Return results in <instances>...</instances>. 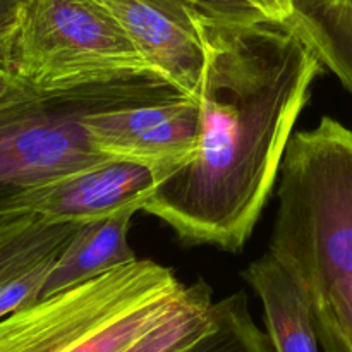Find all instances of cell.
<instances>
[{"mask_svg":"<svg viewBox=\"0 0 352 352\" xmlns=\"http://www.w3.org/2000/svg\"><path fill=\"white\" fill-rule=\"evenodd\" d=\"M351 3H352V0H351Z\"/></svg>","mask_w":352,"mask_h":352,"instance_id":"obj_19","label":"cell"},{"mask_svg":"<svg viewBox=\"0 0 352 352\" xmlns=\"http://www.w3.org/2000/svg\"><path fill=\"white\" fill-rule=\"evenodd\" d=\"M151 72L196 98L205 50L196 10L184 0H103Z\"/></svg>","mask_w":352,"mask_h":352,"instance_id":"obj_7","label":"cell"},{"mask_svg":"<svg viewBox=\"0 0 352 352\" xmlns=\"http://www.w3.org/2000/svg\"><path fill=\"white\" fill-rule=\"evenodd\" d=\"M241 277L261 301L265 333L274 352H320L305 294L270 253L251 261Z\"/></svg>","mask_w":352,"mask_h":352,"instance_id":"obj_10","label":"cell"},{"mask_svg":"<svg viewBox=\"0 0 352 352\" xmlns=\"http://www.w3.org/2000/svg\"><path fill=\"white\" fill-rule=\"evenodd\" d=\"M285 28L315 54L323 69L352 95L351 0H289Z\"/></svg>","mask_w":352,"mask_h":352,"instance_id":"obj_11","label":"cell"},{"mask_svg":"<svg viewBox=\"0 0 352 352\" xmlns=\"http://www.w3.org/2000/svg\"><path fill=\"white\" fill-rule=\"evenodd\" d=\"M184 289L172 268L138 258L0 318V352H120L170 315Z\"/></svg>","mask_w":352,"mask_h":352,"instance_id":"obj_4","label":"cell"},{"mask_svg":"<svg viewBox=\"0 0 352 352\" xmlns=\"http://www.w3.org/2000/svg\"><path fill=\"white\" fill-rule=\"evenodd\" d=\"M213 291L198 278L186 285L177 308L148 329L120 352H184L201 339L212 325Z\"/></svg>","mask_w":352,"mask_h":352,"instance_id":"obj_13","label":"cell"},{"mask_svg":"<svg viewBox=\"0 0 352 352\" xmlns=\"http://www.w3.org/2000/svg\"><path fill=\"white\" fill-rule=\"evenodd\" d=\"M23 2L24 0H0V69L6 72H9L10 43Z\"/></svg>","mask_w":352,"mask_h":352,"instance_id":"obj_16","label":"cell"},{"mask_svg":"<svg viewBox=\"0 0 352 352\" xmlns=\"http://www.w3.org/2000/svg\"><path fill=\"white\" fill-rule=\"evenodd\" d=\"M155 76L41 93L23 86L0 102V220L30 217L28 199L52 182L107 162L82 119L96 110L175 95Z\"/></svg>","mask_w":352,"mask_h":352,"instance_id":"obj_3","label":"cell"},{"mask_svg":"<svg viewBox=\"0 0 352 352\" xmlns=\"http://www.w3.org/2000/svg\"><path fill=\"white\" fill-rule=\"evenodd\" d=\"M82 127L96 153L151 168L158 182L195 155L198 100L175 93L96 110L82 119Z\"/></svg>","mask_w":352,"mask_h":352,"instance_id":"obj_6","label":"cell"},{"mask_svg":"<svg viewBox=\"0 0 352 352\" xmlns=\"http://www.w3.org/2000/svg\"><path fill=\"white\" fill-rule=\"evenodd\" d=\"M79 223H48L36 217L0 220V287L55 260Z\"/></svg>","mask_w":352,"mask_h":352,"instance_id":"obj_12","label":"cell"},{"mask_svg":"<svg viewBox=\"0 0 352 352\" xmlns=\"http://www.w3.org/2000/svg\"><path fill=\"white\" fill-rule=\"evenodd\" d=\"M23 86L24 85H21L17 79H14L9 72H6L0 69V102H2L6 96L12 95L14 91H17V89L23 88Z\"/></svg>","mask_w":352,"mask_h":352,"instance_id":"obj_18","label":"cell"},{"mask_svg":"<svg viewBox=\"0 0 352 352\" xmlns=\"http://www.w3.org/2000/svg\"><path fill=\"white\" fill-rule=\"evenodd\" d=\"M9 72L41 93L155 76L103 0H24Z\"/></svg>","mask_w":352,"mask_h":352,"instance_id":"obj_5","label":"cell"},{"mask_svg":"<svg viewBox=\"0 0 352 352\" xmlns=\"http://www.w3.org/2000/svg\"><path fill=\"white\" fill-rule=\"evenodd\" d=\"M134 213L122 212L109 219L79 223L52 263L38 299L74 289L138 260L127 241Z\"/></svg>","mask_w":352,"mask_h":352,"instance_id":"obj_9","label":"cell"},{"mask_svg":"<svg viewBox=\"0 0 352 352\" xmlns=\"http://www.w3.org/2000/svg\"><path fill=\"white\" fill-rule=\"evenodd\" d=\"M263 9L265 16L275 23L284 24L289 21L291 16V9H289V0H258Z\"/></svg>","mask_w":352,"mask_h":352,"instance_id":"obj_17","label":"cell"},{"mask_svg":"<svg viewBox=\"0 0 352 352\" xmlns=\"http://www.w3.org/2000/svg\"><path fill=\"white\" fill-rule=\"evenodd\" d=\"M268 251L305 294L323 352H352V127L330 116L292 134Z\"/></svg>","mask_w":352,"mask_h":352,"instance_id":"obj_2","label":"cell"},{"mask_svg":"<svg viewBox=\"0 0 352 352\" xmlns=\"http://www.w3.org/2000/svg\"><path fill=\"white\" fill-rule=\"evenodd\" d=\"M184 352H274L267 333L258 329L244 291L212 306V325Z\"/></svg>","mask_w":352,"mask_h":352,"instance_id":"obj_14","label":"cell"},{"mask_svg":"<svg viewBox=\"0 0 352 352\" xmlns=\"http://www.w3.org/2000/svg\"><path fill=\"white\" fill-rule=\"evenodd\" d=\"M196 24L205 50L196 151L157 182L143 212L182 243L239 253L275 191L296 122L325 69L275 21L196 10Z\"/></svg>","mask_w":352,"mask_h":352,"instance_id":"obj_1","label":"cell"},{"mask_svg":"<svg viewBox=\"0 0 352 352\" xmlns=\"http://www.w3.org/2000/svg\"><path fill=\"white\" fill-rule=\"evenodd\" d=\"M155 186L151 168L107 160L45 186L28 199L24 213L48 223L93 222L140 212Z\"/></svg>","mask_w":352,"mask_h":352,"instance_id":"obj_8","label":"cell"},{"mask_svg":"<svg viewBox=\"0 0 352 352\" xmlns=\"http://www.w3.org/2000/svg\"><path fill=\"white\" fill-rule=\"evenodd\" d=\"M186 3L213 17L234 21L268 19L258 0H184Z\"/></svg>","mask_w":352,"mask_h":352,"instance_id":"obj_15","label":"cell"}]
</instances>
